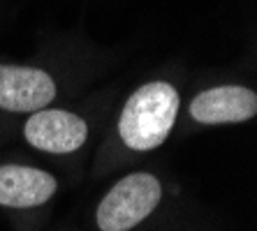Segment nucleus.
<instances>
[{"mask_svg": "<svg viewBox=\"0 0 257 231\" xmlns=\"http://www.w3.org/2000/svg\"><path fill=\"white\" fill-rule=\"evenodd\" d=\"M30 146L47 153H74L88 136L84 118L77 113L60 111V109H40L28 118L24 130Z\"/></svg>", "mask_w": 257, "mask_h": 231, "instance_id": "obj_3", "label": "nucleus"}, {"mask_svg": "<svg viewBox=\"0 0 257 231\" xmlns=\"http://www.w3.org/2000/svg\"><path fill=\"white\" fill-rule=\"evenodd\" d=\"M56 97V83L35 67L0 65V107L7 111H40Z\"/></svg>", "mask_w": 257, "mask_h": 231, "instance_id": "obj_4", "label": "nucleus"}, {"mask_svg": "<svg viewBox=\"0 0 257 231\" xmlns=\"http://www.w3.org/2000/svg\"><path fill=\"white\" fill-rule=\"evenodd\" d=\"M56 178L42 169L21 164L0 166V206L33 208L47 203L56 194Z\"/></svg>", "mask_w": 257, "mask_h": 231, "instance_id": "obj_6", "label": "nucleus"}, {"mask_svg": "<svg viewBox=\"0 0 257 231\" xmlns=\"http://www.w3.org/2000/svg\"><path fill=\"white\" fill-rule=\"evenodd\" d=\"M162 187L151 173H132L107 192L97 206V226L102 231H130L149 217L160 203Z\"/></svg>", "mask_w": 257, "mask_h": 231, "instance_id": "obj_2", "label": "nucleus"}, {"mask_svg": "<svg viewBox=\"0 0 257 231\" xmlns=\"http://www.w3.org/2000/svg\"><path fill=\"white\" fill-rule=\"evenodd\" d=\"M257 113V95L243 86H220L199 93L190 104V116L204 125L243 123Z\"/></svg>", "mask_w": 257, "mask_h": 231, "instance_id": "obj_5", "label": "nucleus"}, {"mask_svg": "<svg viewBox=\"0 0 257 231\" xmlns=\"http://www.w3.org/2000/svg\"><path fill=\"white\" fill-rule=\"evenodd\" d=\"M179 113V93L165 81L146 83L125 102L118 132L132 150H153L169 136Z\"/></svg>", "mask_w": 257, "mask_h": 231, "instance_id": "obj_1", "label": "nucleus"}]
</instances>
